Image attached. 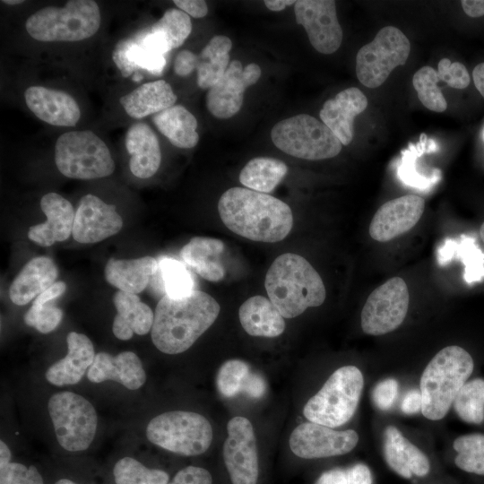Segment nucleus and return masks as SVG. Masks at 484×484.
<instances>
[{
  "instance_id": "obj_20",
  "label": "nucleus",
  "mask_w": 484,
  "mask_h": 484,
  "mask_svg": "<svg viewBox=\"0 0 484 484\" xmlns=\"http://www.w3.org/2000/svg\"><path fill=\"white\" fill-rule=\"evenodd\" d=\"M40 208L47 217L43 223L31 226L28 238L41 246L66 240L73 232L75 212L71 203L51 192L42 196Z\"/></svg>"
},
{
  "instance_id": "obj_21",
  "label": "nucleus",
  "mask_w": 484,
  "mask_h": 484,
  "mask_svg": "<svg viewBox=\"0 0 484 484\" xmlns=\"http://www.w3.org/2000/svg\"><path fill=\"white\" fill-rule=\"evenodd\" d=\"M367 107V99L358 88L345 89L323 105L319 116L322 122L340 140L348 145L353 138L354 118Z\"/></svg>"
},
{
  "instance_id": "obj_46",
  "label": "nucleus",
  "mask_w": 484,
  "mask_h": 484,
  "mask_svg": "<svg viewBox=\"0 0 484 484\" xmlns=\"http://www.w3.org/2000/svg\"><path fill=\"white\" fill-rule=\"evenodd\" d=\"M0 484H44L36 467L10 462L0 467Z\"/></svg>"
},
{
  "instance_id": "obj_38",
  "label": "nucleus",
  "mask_w": 484,
  "mask_h": 484,
  "mask_svg": "<svg viewBox=\"0 0 484 484\" xmlns=\"http://www.w3.org/2000/svg\"><path fill=\"white\" fill-rule=\"evenodd\" d=\"M454 408L459 418L470 424H480L484 420V379L475 378L466 382L454 401Z\"/></svg>"
},
{
  "instance_id": "obj_5",
  "label": "nucleus",
  "mask_w": 484,
  "mask_h": 484,
  "mask_svg": "<svg viewBox=\"0 0 484 484\" xmlns=\"http://www.w3.org/2000/svg\"><path fill=\"white\" fill-rule=\"evenodd\" d=\"M101 22L98 4L92 0H71L64 7L47 6L25 22L29 35L43 42H73L92 37Z\"/></svg>"
},
{
  "instance_id": "obj_36",
  "label": "nucleus",
  "mask_w": 484,
  "mask_h": 484,
  "mask_svg": "<svg viewBox=\"0 0 484 484\" xmlns=\"http://www.w3.org/2000/svg\"><path fill=\"white\" fill-rule=\"evenodd\" d=\"M287 172L288 167L281 160L256 157L242 169L239 181L246 188L267 194L279 185Z\"/></svg>"
},
{
  "instance_id": "obj_43",
  "label": "nucleus",
  "mask_w": 484,
  "mask_h": 484,
  "mask_svg": "<svg viewBox=\"0 0 484 484\" xmlns=\"http://www.w3.org/2000/svg\"><path fill=\"white\" fill-rule=\"evenodd\" d=\"M439 81L437 72L431 66L421 67L412 78L413 86L422 105L429 110L444 112L447 103L437 86Z\"/></svg>"
},
{
  "instance_id": "obj_23",
  "label": "nucleus",
  "mask_w": 484,
  "mask_h": 484,
  "mask_svg": "<svg viewBox=\"0 0 484 484\" xmlns=\"http://www.w3.org/2000/svg\"><path fill=\"white\" fill-rule=\"evenodd\" d=\"M67 354L49 367L46 379L57 386L77 384L95 359L91 341L82 333L71 332L66 336Z\"/></svg>"
},
{
  "instance_id": "obj_47",
  "label": "nucleus",
  "mask_w": 484,
  "mask_h": 484,
  "mask_svg": "<svg viewBox=\"0 0 484 484\" xmlns=\"http://www.w3.org/2000/svg\"><path fill=\"white\" fill-rule=\"evenodd\" d=\"M437 74L440 81L457 90L465 89L471 82L466 67L462 63L451 62L448 58L439 61Z\"/></svg>"
},
{
  "instance_id": "obj_56",
  "label": "nucleus",
  "mask_w": 484,
  "mask_h": 484,
  "mask_svg": "<svg viewBox=\"0 0 484 484\" xmlns=\"http://www.w3.org/2000/svg\"><path fill=\"white\" fill-rule=\"evenodd\" d=\"M464 13L470 17L477 18L484 15V0L461 1Z\"/></svg>"
},
{
  "instance_id": "obj_11",
  "label": "nucleus",
  "mask_w": 484,
  "mask_h": 484,
  "mask_svg": "<svg viewBox=\"0 0 484 484\" xmlns=\"http://www.w3.org/2000/svg\"><path fill=\"white\" fill-rule=\"evenodd\" d=\"M410 51V41L402 31L394 26L382 28L371 42L358 51V79L367 88L379 87L395 67L406 63Z\"/></svg>"
},
{
  "instance_id": "obj_44",
  "label": "nucleus",
  "mask_w": 484,
  "mask_h": 484,
  "mask_svg": "<svg viewBox=\"0 0 484 484\" xmlns=\"http://www.w3.org/2000/svg\"><path fill=\"white\" fill-rule=\"evenodd\" d=\"M251 373L249 366L240 359H229L219 369L216 384L220 393L224 397H233L241 393Z\"/></svg>"
},
{
  "instance_id": "obj_22",
  "label": "nucleus",
  "mask_w": 484,
  "mask_h": 484,
  "mask_svg": "<svg viewBox=\"0 0 484 484\" xmlns=\"http://www.w3.org/2000/svg\"><path fill=\"white\" fill-rule=\"evenodd\" d=\"M87 377L92 383L116 381L130 390L140 388L146 381L142 362L132 351H123L117 356L97 353Z\"/></svg>"
},
{
  "instance_id": "obj_13",
  "label": "nucleus",
  "mask_w": 484,
  "mask_h": 484,
  "mask_svg": "<svg viewBox=\"0 0 484 484\" xmlns=\"http://www.w3.org/2000/svg\"><path fill=\"white\" fill-rule=\"evenodd\" d=\"M223 460L232 484H256L259 473L256 440L251 422L236 416L227 425Z\"/></svg>"
},
{
  "instance_id": "obj_59",
  "label": "nucleus",
  "mask_w": 484,
  "mask_h": 484,
  "mask_svg": "<svg viewBox=\"0 0 484 484\" xmlns=\"http://www.w3.org/2000/svg\"><path fill=\"white\" fill-rule=\"evenodd\" d=\"M11 452L4 441L0 442V467L11 462Z\"/></svg>"
},
{
  "instance_id": "obj_10",
  "label": "nucleus",
  "mask_w": 484,
  "mask_h": 484,
  "mask_svg": "<svg viewBox=\"0 0 484 484\" xmlns=\"http://www.w3.org/2000/svg\"><path fill=\"white\" fill-rule=\"evenodd\" d=\"M56 439L70 452L86 450L97 429V413L91 403L80 394L62 392L53 394L48 403Z\"/></svg>"
},
{
  "instance_id": "obj_29",
  "label": "nucleus",
  "mask_w": 484,
  "mask_h": 484,
  "mask_svg": "<svg viewBox=\"0 0 484 484\" xmlns=\"http://www.w3.org/2000/svg\"><path fill=\"white\" fill-rule=\"evenodd\" d=\"M158 266V261L151 256L110 258L106 264L104 273L106 281L118 290L138 294L149 285Z\"/></svg>"
},
{
  "instance_id": "obj_39",
  "label": "nucleus",
  "mask_w": 484,
  "mask_h": 484,
  "mask_svg": "<svg viewBox=\"0 0 484 484\" xmlns=\"http://www.w3.org/2000/svg\"><path fill=\"white\" fill-rule=\"evenodd\" d=\"M457 454L454 462L461 470L484 475V434L473 433L457 437L453 444Z\"/></svg>"
},
{
  "instance_id": "obj_35",
  "label": "nucleus",
  "mask_w": 484,
  "mask_h": 484,
  "mask_svg": "<svg viewBox=\"0 0 484 484\" xmlns=\"http://www.w3.org/2000/svg\"><path fill=\"white\" fill-rule=\"evenodd\" d=\"M158 264L157 272L149 283L154 291L171 298L186 297L194 291V277L181 262L162 257Z\"/></svg>"
},
{
  "instance_id": "obj_60",
  "label": "nucleus",
  "mask_w": 484,
  "mask_h": 484,
  "mask_svg": "<svg viewBox=\"0 0 484 484\" xmlns=\"http://www.w3.org/2000/svg\"><path fill=\"white\" fill-rule=\"evenodd\" d=\"M23 0H3L2 3L6 4H19L23 3Z\"/></svg>"
},
{
  "instance_id": "obj_57",
  "label": "nucleus",
  "mask_w": 484,
  "mask_h": 484,
  "mask_svg": "<svg viewBox=\"0 0 484 484\" xmlns=\"http://www.w3.org/2000/svg\"><path fill=\"white\" fill-rule=\"evenodd\" d=\"M472 78L475 87L484 97V62L477 65L472 72Z\"/></svg>"
},
{
  "instance_id": "obj_1",
  "label": "nucleus",
  "mask_w": 484,
  "mask_h": 484,
  "mask_svg": "<svg viewBox=\"0 0 484 484\" xmlns=\"http://www.w3.org/2000/svg\"><path fill=\"white\" fill-rule=\"evenodd\" d=\"M218 211L229 230L253 241H281L293 226L292 212L286 203L245 187L225 191L220 197Z\"/></svg>"
},
{
  "instance_id": "obj_45",
  "label": "nucleus",
  "mask_w": 484,
  "mask_h": 484,
  "mask_svg": "<svg viewBox=\"0 0 484 484\" xmlns=\"http://www.w3.org/2000/svg\"><path fill=\"white\" fill-rule=\"evenodd\" d=\"M461 258L465 265L464 279L468 283L484 279V254L472 238L461 241Z\"/></svg>"
},
{
  "instance_id": "obj_2",
  "label": "nucleus",
  "mask_w": 484,
  "mask_h": 484,
  "mask_svg": "<svg viewBox=\"0 0 484 484\" xmlns=\"http://www.w3.org/2000/svg\"><path fill=\"white\" fill-rule=\"evenodd\" d=\"M220 311L219 303L201 290L182 298L165 295L155 308L152 342L166 354L184 352L214 323Z\"/></svg>"
},
{
  "instance_id": "obj_14",
  "label": "nucleus",
  "mask_w": 484,
  "mask_h": 484,
  "mask_svg": "<svg viewBox=\"0 0 484 484\" xmlns=\"http://www.w3.org/2000/svg\"><path fill=\"white\" fill-rule=\"evenodd\" d=\"M355 430H335L314 422L298 425L290 436L292 453L304 459H317L348 454L358 444Z\"/></svg>"
},
{
  "instance_id": "obj_50",
  "label": "nucleus",
  "mask_w": 484,
  "mask_h": 484,
  "mask_svg": "<svg viewBox=\"0 0 484 484\" xmlns=\"http://www.w3.org/2000/svg\"><path fill=\"white\" fill-rule=\"evenodd\" d=\"M198 65V56L194 52L184 49L178 52L174 61V72L177 75L185 77L191 74Z\"/></svg>"
},
{
  "instance_id": "obj_49",
  "label": "nucleus",
  "mask_w": 484,
  "mask_h": 484,
  "mask_svg": "<svg viewBox=\"0 0 484 484\" xmlns=\"http://www.w3.org/2000/svg\"><path fill=\"white\" fill-rule=\"evenodd\" d=\"M168 484H212V478L207 470L190 465L180 470Z\"/></svg>"
},
{
  "instance_id": "obj_28",
  "label": "nucleus",
  "mask_w": 484,
  "mask_h": 484,
  "mask_svg": "<svg viewBox=\"0 0 484 484\" xmlns=\"http://www.w3.org/2000/svg\"><path fill=\"white\" fill-rule=\"evenodd\" d=\"M113 302L117 313L112 331L117 338L126 341L134 333L144 335L151 330L154 313L137 294L118 290L113 296Z\"/></svg>"
},
{
  "instance_id": "obj_25",
  "label": "nucleus",
  "mask_w": 484,
  "mask_h": 484,
  "mask_svg": "<svg viewBox=\"0 0 484 484\" xmlns=\"http://www.w3.org/2000/svg\"><path fill=\"white\" fill-rule=\"evenodd\" d=\"M125 147L130 154L129 167L134 176L149 178L158 171L161 161L160 143L147 124L136 123L129 127Z\"/></svg>"
},
{
  "instance_id": "obj_48",
  "label": "nucleus",
  "mask_w": 484,
  "mask_h": 484,
  "mask_svg": "<svg viewBox=\"0 0 484 484\" xmlns=\"http://www.w3.org/2000/svg\"><path fill=\"white\" fill-rule=\"evenodd\" d=\"M398 394V383L394 378L380 381L372 391V401L375 406L381 410H389Z\"/></svg>"
},
{
  "instance_id": "obj_54",
  "label": "nucleus",
  "mask_w": 484,
  "mask_h": 484,
  "mask_svg": "<svg viewBox=\"0 0 484 484\" xmlns=\"http://www.w3.org/2000/svg\"><path fill=\"white\" fill-rule=\"evenodd\" d=\"M421 406L422 399L420 391L411 389L404 395L401 403V411L404 414L411 415L421 411Z\"/></svg>"
},
{
  "instance_id": "obj_34",
  "label": "nucleus",
  "mask_w": 484,
  "mask_h": 484,
  "mask_svg": "<svg viewBox=\"0 0 484 484\" xmlns=\"http://www.w3.org/2000/svg\"><path fill=\"white\" fill-rule=\"evenodd\" d=\"M232 42L229 38L216 35L202 49L198 56L197 85L201 89H210L225 74L229 65V51Z\"/></svg>"
},
{
  "instance_id": "obj_19",
  "label": "nucleus",
  "mask_w": 484,
  "mask_h": 484,
  "mask_svg": "<svg viewBox=\"0 0 484 484\" xmlns=\"http://www.w3.org/2000/svg\"><path fill=\"white\" fill-rule=\"evenodd\" d=\"M29 109L40 120L56 126H74L81 110L75 99L63 91L30 86L24 92Z\"/></svg>"
},
{
  "instance_id": "obj_53",
  "label": "nucleus",
  "mask_w": 484,
  "mask_h": 484,
  "mask_svg": "<svg viewBox=\"0 0 484 484\" xmlns=\"http://www.w3.org/2000/svg\"><path fill=\"white\" fill-rule=\"evenodd\" d=\"M266 390L264 379L258 374L250 373L242 392L253 398L262 397Z\"/></svg>"
},
{
  "instance_id": "obj_58",
  "label": "nucleus",
  "mask_w": 484,
  "mask_h": 484,
  "mask_svg": "<svg viewBox=\"0 0 484 484\" xmlns=\"http://www.w3.org/2000/svg\"><path fill=\"white\" fill-rule=\"evenodd\" d=\"M265 6L273 12L284 10L287 6L295 4L296 1L293 0H265L264 1Z\"/></svg>"
},
{
  "instance_id": "obj_9",
  "label": "nucleus",
  "mask_w": 484,
  "mask_h": 484,
  "mask_svg": "<svg viewBox=\"0 0 484 484\" xmlns=\"http://www.w3.org/2000/svg\"><path fill=\"white\" fill-rule=\"evenodd\" d=\"M146 436L150 442L165 450L194 456L208 450L212 428L199 413L173 411L154 417L146 428Z\"/></svg>"
},
{
  "instance_id": "obj_30",
  "label": "nucleus",
  "mask_w": 484,
  "mask_h": 484,
  "mask_svg": "<svg viewBox=\"0 0 484 484\" xmlns=\"http://www.w3.org/2000/svg\"><path fill=\"white\" fill-rule=\"evenodd\" d=\"M177 99L170 84L158 80L145 82L122 96L119 103L129 117L140 119L174 106Z\"/></svg>"
},
{
  "instance_id": "obj_6",
  "label": "nucleus",
  "mask_w": 484,
  "mask_h": 484,
  "mask_svg": "<svg viewBox=\"0 0 484 484\" xmlns=\"http://www.w3.org/2000/svg\"><path fill=\"white\" fill-rule=\"evenodd\" d=\"M363 385L360 370L355 366H343L307 401L303 414L310 422L332 428L340 427L353 417Z\"/></svg>"
},
{
  "instance_id": "obj_16",
  "label": "nucleus",
  "mask_w": 484,
  "mask_h": 484,
  "mask_svg": "<svg viewBox=\"0 0 484 484\" xmlns=\"http://www.w3.org/2000/svg\"><path fill=\"white\" fill-rule=\"evenodd\" d=\"M261 73V68L255 63L243 68L240 61H231L222 78L206 94L210 113L221 119L236 115L243 105L246 89L256 83Z\"/></svg>"
},
{
  "instance_id": "obj_15",
  "label": "nucleus",
  "mask_w": 484,
  "mask_h": 484,
  "mask_svg": "<svg viewBox=\"0 0 484 484\" xmlns=\"http://www.w3.org/2000/svg\"><path fill=\"white\" fill-rule=\"evenodd\" d=\"M296 22L302 25L313 48L322 54H333L341 46L342 30L333 0H299L294 4Z\"/></svg>"
},
{
  "instance_id": "obj_32",
  "label": "nucleus",
  "mask_w": 484,
  "mask_h": 484,
  "mask_svg": "<svg viewBox=\"0 0 484 484\" xmlns=\"http://www.w3.org/2000/svg\"><path fill=\"white\" fill-rule=\"evenodd\" d=\"M239 321L244 330L252 336L277 337L285 330L284 317L263 296L247 298L239 307Z\"/></svg>"
},
{
  "instance_id": "obj_41",
  "label": "nucleus",
  "mask_w": 484,
  "mask_h": 484,
  "mask_svg": "<svg viewBox=\"0 0 484 484\" xmlns=\"http://www.w3.org/2000/svg\"><path fill=\"white\" fill-rule=\"evenodd\" d=\"M113 475L116 484H168L169 480L164 471L149 469L131 457L117 462Z\"/></svg>"
},
{
  "instance_id": "obj_37",
  "label": "nucleus",
  "mask_w": 484,
  "mask_h": 484,
  "mask_svg": "<svg viewBox=\"0 0 484 484\" xmlns=\"http://www.w3.org/2000/svg\"><path fill=\"white\" fill-rule=\"evenodd\" d=\"M65 290L66 284L64 281H56L39 294L24 315L25 324L41 333L56 329L63 318V311L51 302L63 295Z\"/></svg>"
},
{
  "instance_id": "obj_40",
  "label": "nucleus",
  "mask_w": 484,
  "mask_h": 484,
  "mask_svg": "<svg viewBox=\"0 0 484 484\" xmlns=\"http://www.w3.org/2000/svg\"><path fill=\"white\" fill-rule=\"evenodd\" d=\"M436 150L437 145L432 139H428L425 134H420L417 143H410L409 147L402 152L401 164L398 169L400 178L405 184L419 188L428 187L432 183L437 181L439 177H426L419 175L415 168L416 159L419 153L436 151Z\"/></svg>"
},
{
  "instance_id": "obj_26",
  "label": "nucleus",
  "mask_w": 484,
  "mask_h": 484,
  "mask_svg": "<svg viewBox=\"0 0 484 484\" xmlns=\"http://www.w3.org/2000/svg\"><path fill=\"white\" fill-rule=\"evenodd\" d=\"M112 58L124 77L133 74V80L141 81L140 71L159 76L166 65L165 56L143 44L137 36L120 40L115 47Z\"/></svg>"
},
{
  "instance_id": "obj_62",
  "label": "nucleus",
  "mask_w": 484,
  "mask_h": 484,
  "mask_svg": "<svg viewBox=\"0 0 484 484\" xmlns=\"http://www.w3.org/2000/svg\"><path fill=\"white\" fill-rule=\"evenodd\" d=\"M480 238L481 240L483 241L484 243V222L481 224L480 226Z\"/></svg>"
},
{
  "instance_id": "obj_12",
  "label": "nucleus",
  "mask_w": 484,
  "mask_h": 484,
  "mask_svg": "<svg viewBox=\"0 0 484 484\" xmlns=\"http://www.w3.org/2000/svg\"><path fill=\"white\" fill-rule=\"evenodd\" d=\"M410 303L406 282L393 277L375 289L361 311V328L369 335H382L398 328L406 317Z\"/></svg>"
},
{
  "instance_id": "obj_61",
  "label": "nucleus",
  "mask_w": 484,
  "mask_h": 484,
  "mask_svg": "<svg viewBox=\"0 0 484 484\" xmlns=\"http://www.w3.org/2000/svg\"><path fill=\"white\" fill-rule=\"evenodd\" d=\"M55 484H76V483H74L71 480L62 479L56 481Z\"/></svg>"
},
{
  "instance_id": "obj_4",
  "label": "nucleus",
  "mask_w": 484,
  "mask_h": 484,
  "mask_svg": "<svg viewBox=\"0 0 484 484\" xmlns=\"http://www.w3.org/2000/svg\"><path fill=\"white\" fill-rule=\"evenodd\" d=\"M473 368L472 357L463 348L451 345L439 350L420 377L422 414L430 420L443 419Z\"/></svg>"
},
{
  "instance_id": "obj_33",
  "label": "nucleus",
  "mask_w": 484,
  "mask_h": 484,
  "mask_svg": "<svg viewBox=\"0 0 484 484\" xmlns=\"http://www.w3.org/2000/svg\"><path fill=\"white\" fill-rule=\"evenodd\" d=\"M157 129L176 147L190 149L199 141L197 120L184 106L174 105L152 117Z\"/></svg>"
},
{
  "instance_id": "obj_27",
  "label": "nucleus",
  "mask_w": 484,
  "mask_h": 484,
  "mask_svg": "<svg viewBox=\"0 0 484 484\" xmlns=\"http://www.w3.org/2000/svg\"><path fill=\"white\" fill-rule=\"evenodd\" d=\"M57 275V267L50 258H32L23 266L10 286L9 296L12 302L18 306L28 304L51 287Z\"/></svg>"
},
{
  "instance_id": "obj_55",
  "label": "nucleus",
  "mask_w": 484,
  "mask_h": 484,
  "mask_svg": "<svg viewBox=\"0 0 484 484\" xmlns=\"http://www.w3.org/2000/svg\"><path fill=\"white\" fill-rule=\"evenodd\" d=\"M315 484H347L346 471L334 468L324 471Z\"/></svg>"
},
{
  "instance_id": "obj_3",
  "label": "nucleus",
  "mask_w": 484,
  "mask_h": 484,
  "mask_svg": "<svg viewBox=\"0 0 484 484\" xmlns=\"http://www.w3.org/2000/svg\"><path fill=\"white\" fill-rule=\"evenodd\" d=\"M265 290L284 318H293L307 308L321 306L326 290L319 273L303 256L279 255L267 271Z\"/></svg>"
},
{
  "instance_id": "obj_52",
  "label": "nucleus",
  "mask_w": 484,
  "mask_h": 484,
  "mask_svg": "<svg viewBox=\"0 0 484 484\" xmlns=\"http://www.w3.org/2000/svg\"><path fill=\"white\" fill-rule=\"evenodd\" d=\"M173 3L194 18H203L208 13L207 4L203 0H174Z\"/></svg>"
},
{
  "instance_id": "obj_17",
  "label": "nucleus",
  "mask_w": 484,
  "mask_h": 484,
  "mask_svg": "<svg viewBox=\"0 0 484 484\" xmlns=\"http://www.w3.org/2000/svg\"><path fill=\"white\" fill-rule=\"evenodd\" d=\"M122 227L123 220L115 205L86 194L78 203L72 235L79 243L91 244L118 233Z\"/></svg>"
},
{
  "instance_id": "obj_42",
  "label": "nucleus",
  "mask_w": 484,
  "mask_h": 484,
  "mask_svg": "<svg viewBox=\"0 0 484 484\" xmlns=\"http://www.w3.org/2000/svg\"><path fill=\"white\" fill-rule=\"evenodd\" d=\"M159 33L170 50L180 47L192 31L190 16L180 9H168L150 29Z\"/></svg>"
},
{
  "instance_id": "obj_7",
  "label": "nucleus",
  "mask_w": 484,
  "mask_h": 484,
  "mask_svg": "<svg viewBox=\"0 0 484 484\" xmlns=\"http://www.w3.org/2000/svg\"><path fill=\"white\" fill-rule=\"evenodd\" d=\"M55 162L61 174L73 179L106 177L115 170L108 147L90 130L61 134L55 145Z\"/></svg>"
},
{
  "instance_id": "obj_8",
  "label": "nucleus",
  "mask_w": 484,
  "mask_h": 484,
  "mask_svg": "<svg viewBox=\"0 0 484 484\" xmlns=\"http://www.w3.org/2000/svg\"><path fill=\"white\" fill-rule=\"evenodd\" d=\"M274 145L299 159L319 160L337 156L342 144L322 121L299 114L278 122L271 131Z\"/></svg>"
},
{
  "instance_id": "obj_31",
  "label": "nucleus",
  "mask_w": 484,
  "mask_h": 484,
  "mask_svg": "<svg viewBox=\"0 0 484 484\" xmlns=\"http://www.w3.org/2000/svg\"><path fill=\"white\" fill-rule=\"evenodd\" d=\"M225 249L218 238L194 237L180 251L183 261L202 278L209 281H220L225 276V269L220 258Z\"/></svg>"
},
{
  "instance_id": "obj_51",
  "label": "nucleus",
  "mask_w": 484,
  "mask_h": 484,
  "mask_svg": "<svg viewBox=\"0 0 484 484\" xmlns=\"http://www.w3.org/2000/svg\"><path fill=\"white\" fill-rule=\"evenodd\" d=\"M347 484H372L369 468L364 463H357L346 470Z\"/></svg>"
},
{
  "instance_id": "obj_18",
  "label": "nucleus",
  "mask_w": 484,
  "mask_h": 484,
  "mask_svg": "<svg viewBox=\"0 0 484 484\" xmlns=\"http://www.w3.org/2000/svg\"><path fill=\"white\" fill-rule=\"evenodd\" d=\"M425 200L406 194L382 204L369 225L370 237L379 242L390 241L411 229L420 220Z\"/></svg>"
},
{
  "instance_id": "obj_24",
  "label": "nucleus",
  "mask_w": 484,
  "mask_h": 484,
  "mask_svg": "<svg viewBox=\"0 0 484 484\" xmlns=\"http://www.w3.org/2000/svg\"><path fill=\"white\" fill-rule=\"evenodd\" d=\"M384 456L389 467L405 479L423 477L430 470L428 457L393 426L385 430Z\"/></svg>"
}]
</instances>
